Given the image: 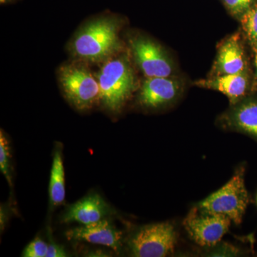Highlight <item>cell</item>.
Returning a JSON list of instances; mask_svg holds the SVG:
<instances>
[{
    "label": "cell",
    "mask_w": 257,
    "mask_h": 257,
    "mask_svg": "<svg viewBox=\"0 0 257 257\" xmlns=\"http://www.w3.org/2000/svg\"><path fill=\"white\" fill-rule=\"evenodd\" d=\"M256 203H257V197H256Z\"/></svg>",
    "instance_id": "cell-22"
},
{
    "label": "cell",
    "mask_w": 257,
    "mask_h": 257,
    "mask_svg": "<svg viewBox=\"0 0 257 257\" xmlns=\"http://www.w3.org/2000/svg\"><path fill=\"white\" fill-rule=\"evenodd\" d=\"M254 66H255V75H254V82H257V51L254 52Z\"/></svg>",
    "instance_id": "cell-20"
},
{
    "label": "cell",
    "mask_w": 257,
    "mask_h": 257,
    "mask_svg": "<svg viewBox=\"0 0 257 257\" xmlns=\"http://www.w3.org/2000/svg\"><path fill=\"white\" fill-rule=\"evenodd\" d=\"M249 202L245 185V167L241 165L227 183L198 203L197 207L205 212L226 216L238 225L242 221Z\"/></svg>",
    "instance_id": "cell-4"
},
{
    "label": "cell",
    "mask_w": 257,
    "mask_h": 257,
    "mask_svg": "<svg viewBox=\"0 0 257 257\" xmlns=\"http://www.w3.org/2000/svg\"><path fill=\"white\" fill-rule=\"evenodd\" d=\"M48 244L40 238L37 237L32 240L24 249V257H46Z\"/></svg>",
    "instance_id": "cell-17"
},
{
    "label": "cell",
    "mask_w": 257,
    "mask_h": 257,
    "mask_svg": "<svg viewBox=\"0 0 257 257\" xmlns=\"http://www.w3.org/2000/svg\"><path fill=\"white\" fill-rule=\"evenodd\" d=\"M177 243L175 225L170 221L145 225L127 239L130 254L136 257H163L172 254Z\"/></svg>",
    "instance_id": "cell-5"
},
{
    "label": "cell",
    "mask_w": 257,
    "mask_h": 257,
    "mask_svg": "<svg viewBox=\"0 0 257 257\" xmlns=\"http://www.w3.org/2000/svg\"><path fill=\"white\" fill-rule=\"evenodd\" d=\"M65 173L62 160V150H55L52 161L49 186L50 203L54 207L62 205L65 199Z\"/></svg>",
    "instance_id": "cell-14"
},
{
    "label": "cell",
    "mask_w": 257,
    "mask_h": 257,
    "mask_svg": "<svg viewBox=\"0 0 257 257\" xmlns=\"http://www.w3.org/2000/svg\"><path fill=\"white\" fill-rule=\"evenodd\" d=\"M221 126L247 135L257 143V97L246 96L220 118Z\"/></svg>",
    "instance_id": "cell-10"
},
{
    "label": "cell",
    "mask_w": 257,
    "mask_h": 257,
    "mask_svg": "<svg viewBox=\"0 0 257 257\" xmlns=\"http://www.w3.org/2000/svg\"><path fill=\"white\" fill-rule=\"evenodd\" d=\"M199 87L213 89L227 96L231 105L247 96L249 92V77L247 71L239 73L222 74L210 79L197 81Z\"/></svg>",
    "instance_id": "cell-12"
},
{
    "label": "cell",
    "mask_w": 257,
    "mask_h": 257,
    "mask_svg": "<svg viewBox=\"0 0 257 257\" xmlns=\"http://www.w3.org/2000/svg\"><path fill=\"white\" fill-rule=\"evenodd\" d=\"M111 208L100 195L92 194L69 206L62 216L64 223L78 222L87 225L105 219Z\"/></svg>",
    "instance_id": "cell-11"
},
{
    "label": "cell",
    "mask_w": 257,
    "mask_h": 257,
    "mask_svg": "<svg viewBox=\"0 0 257 257\" xmlns=\"http://www.w3.org/2000/svg\"><path fill=\"white\" fill-rule=\"evenodd\" d=\"M11 150L10 141L3 130L0 132V170L8 180L10 187L13 186L11 173Z\"/></svg>",
    "instance_id": "cell-16"
},
{
    "label": "cell",
    "mask_w": 257,
    "mask_h": 257,
    "mask_svg": "<svg viewBox=\"0 0 257 257\" xmlns=\"http://www.w3.org/2000/svg\"><path fill=\"white\" fill-rule=\"evenodd\" d=\"M254 1L255 0H224L225 5L229 11L233 15L240 18L254 4Z\"/></svg>",
    "instance_id": "cell-18"
},
{
    "label": "cell",
    "mask_w": 257,
    "mask_h": 257,
    "mask_svg": "<svg viewBox=\"0 0 257 257\" xmlns=\"http://www.w3.org/2000/svg\"><path fill=\"white\" fill-rule=\"evenodd\" d=\"M96 77L100 89L99 101L113 113L122 109L138 87L135 69L124 52L101 64Z\"/></svg>",
    "instance_id": "cell-2"
},
{
    "label": "cell",
    "mask_w": 257,
    "mask_h": 257,
    "mask_svg": "<svg viewBox=\"0 0 257 257\" xmlns=\"http://www.w3.org/2000/svg\"><path fill=\"white\" fill-rule=\"evenodd\" d=\"M246 57L239 34L231 35L219 47L214 70L216 75L235 74L246 70Z\"/></svg>",
    "instance_id": "cell-13"
},
{
    "label": "cell",
    "mask_w": 257,
    "mask_h": 257,
    "mask_svg": "<svg viewBox=\"0 0 257 257\" xmlns=\"http://www.w3.org/2000/svg\"><path fill=\"white\" fill-rule=\"evenodd\" d=\"M180 89L178 81L171 77H146L139 90L138 101L145 109H161L173 103Z\"/></svg>",
    "instance_id": "cell-8"
},
{
    "label": "cell",
    "mask_w": 257,
    "mask_h": 257,
    "mask_svg": "<svg viewBox=\"0 0 257 257\" xmlns=\"http://www.w3.org/2000/svg\"><path fill=\"white\" fill-rule=\"evenodd\" d=\"M231 222L226 216L205 212L196 206L186 216L183 224L194 242L199 246H214L228 232Z\"/></svg>",
    "instance_id": "cell-7"
},
{
    "label": "cell",
    "mask_w": 257,
    "mask_h": 257,
    "mask_svg": "<svg viewBox=\"0 0 257 257\" xmlns=\"http://www.w3.org/2000/svg\"><path fill=\"white\" fill-rule=\"evenodd\" d=\"M67 239L103 245L119 253L123 243L122 231L108 219H103L93 224L74 228L66 232Z\"/></svg>",
    "instance_id": "cell-9"
},
{
    "label": "cell",
    "mask_w": 257,
    "mask_h": 257,
    "mask_svg": "<svg viewBox=\"0 0 257 257\" xmlns=\"http://www.w3.org/2000/svg\"><path fill=\"white\" fill-rule=\"evenodd\" d=\"M128 43L134 61L145 77H167L173 74V62L157 42L137 35L131 37Z\"/></svg>",
    "instance_id": "cell-6"
},
{
    "label": "cell",
    "mask_w": 257,
    "mask_h": 257,
    "mask_svg": "<svg viewBox=\"0 0 257 257\" xmlns=\"http://www.w3.org/2000/svg\"><path fill=\"white\" fill-rule=\"evenodd\" d=\"M68 256L67 251L63 246L55 243H50L48 244V249L46 257H66Z\"/></svg>",
    "instance_id": "cell-19"
},
{
    "label": "cell",
    "mask_w": 257,
    "mask_h": 257,
    "mask_svg": "<svg viewBox=\"0 0 257 257\" xmlns=\"http://www.w3.org/2000/svg\"><path fill=\"white\" fill-rule=\"evenodd\" d=\"M57 79L66 99L78 110H88L99 102V82L87 62L76 59L66 62L57 71Z\"/></svg>",
    "instance_id": "cell-3"
},
{
    "label": "cell",
    "mask_w": 257,
    "mask_h": 257,
    "mask_svg": "<svg viewBox=\"0 0 257 257\" xmlns=\"http://www.w3.org/2000/svg\"><path fill=\"white\" fill-rule=\"evenodd\" d=\"M241 23L250 45L253 51H257V3H254L241 17Z\"/></svg>",
    "instance_id": "cell-15"
},
{
    "label": "cell",
    "mask_w": 257,
    "mask_h": 257,
    "mask_svg": "<svg viewBox=\"0 0 257 257\" xmlns=\"http://www.w3.org/2000/svg\"><path fill=\"white\" fill-rule=\"evenodd\" d=\"M10 1H12V0H0V3H1V4H5V3H10Z\"/></svg>",
    "instance_id": "cell-21"
},
{
    "label": "cell",
    "mask_w": 257,
    "mask_h": 257,
    "mask_svg": "<svg viewBox=\"0 0 257 257\" xmlns=\"http://www.w3.org/2000/svg\"><path fill=\"white\" fill-rule=\"evenodd\" d=\"M121 19L105 15L84 24L69 42V53L88 64H103L123 52Z\"/></svg>",
    "instance_id": "cell-1"
}]
</instances>
